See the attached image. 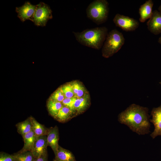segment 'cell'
Listing matches in <instances>:
<instances>
[{"label":"cell","mask_w":161,"mask_h":161,"mask_svg":"<svg viewBox=\"0 0 161 161\" xmlns=\"http://www.w3.org/2000/svg\"><path fill=\"white\" fill-rule=\"evenodd\" d=\"M148 112L147 108L133 104L119 114L118 120L139 135L148 134L150 127Z\"/></svg>","instance_id":"6da1fadb"},{"label":"cell","mask_w":161,"mask_h":161,"mask_svg":"<svg viewBox=\"0 0 161 161\" xmlns=\"http://www.w3.org/2000/svg\"><path fill=\"white\" fill-rule=\"evenodd\" d=\"M108 29L105 27H96L85 30L81 32L73 33L76 40L84 46L100 49L102 47L108 34Z\"/></svg>","instance_id":"7a4b0ae2"},{"label":"cell","mask_w":161,"mask_h":161,"mask_svg":"<svg viewBox=\"0 0 161 161\" xmlns=\"http://www.w3.org/2000/svg\"><path fill=\"white\" fill-rule=\"evenodd\" d=\"M125 39L122 33L117 30L108 33L102 50V56L108 58L117 53L124 44Z\"/></svg>","instance_id":"3957f363"},{"label":"cell","mask_w":161,"mask_h":161,"mask_svg":"<svg viewBox=\"0 0 161 161\" xmlns=\"http://www.w3.org/2000/svg\"><path fill=\"white\" fill-rule=\"evenodd\" d=\"M109 12V3L106 0H95L86 10L87 17L97 25L107 21Z\"/></svg>","instance_id":"277c9868"},{"label":"cell","mask_w":161,"mask_h":161,"mask_svg":"<svg viewBox=\"0 0 161 161\" xmlns=\"http://www.w3.org/2000/svg\"><path fill=\"white\" fill-rule=\"evenodd\" d=\"M52 11L49 6L43 2L36 5L32 21L37 26H45L48 21L52 18Z\"/></svg>","instance_id":"5b68a950"},{"label":"cell","mask_w":161,"mask_h":161,"mask_svg":"<svg viewBox=\"0 0 161 161\" xmlns=\"http://www.w3.org/2000/svg\"><path fill=\"white\" fill-rule=\"evenodd\" d=\"M113 21L117 27L127 32L134 31L139 25L138 21L136 20L118 13L115 15Z\"/></svg>","instance_id":"8992f818"},{"label":"cell","mask_w":161,"mask_h":161,"mask_svg":"<svg viewBox=\"0 0 161 161\" xmlns=\"http://www.w3.org/2000/svg\"><path fill=\"white\" fill-rule=\"evenodd\" d=\"M36 7V5L26 1L21 6L16 7V11L18 14V17L22 22L27 20L32 21Z\"/></svg>","instance_id":"52a82bcc"},{"label":"cell","mask_w":161,"mask_h":161,"mask_svg":"<svg viewBox=\"0 0 161 161\" xmlns=\"http://www.w3.org/2000/svg\"><path fill=\"white\" fill-rule=\"evenodd\" d=\"M147 25L148 30L154 34L158 35L161 33V13L157 10L153 11Z\"/></svg>","instance_id":"ba28073f"},{"label":"cell","mask_w":161,"mask_h":161,"mask_svg":"<svg viewBox=\"0 0 161 161\" xmlns=\"http://www.w3.org/2000/svg\"><path fill=\"white\" fill-rule=\"evenodd\" d=\"M151 115L152 118L150 121L154 124V129L150 136L154 139L158 136H161V105L158 107L153 108Z\"/></svg>","instance_id":"9c48e42d"},{"label":"cell","mask_w":161,"mask_h":161,"mask_svg":"<svg viewBox=\"0 0 161 161\" xmlns=\"http://www.w3.org/2000/svg\"><path fill=\"white\" fill-rule=\"evenodd\" d=\"M46 135L48 146L52 149L55 156L59 146V132L58 126H55L54 127L48 128Z\"/></svg>","instance_id":"30bf717a"},{"label":"cell","mask_w":161,"mask_h":161,"mask_svg":"<svg viewBox=\"0 0 161 161\" xmlns=\"http://www.w3.org/2000/svg\"><path fill=\"white\" fill-rule=\"evenodd\" d=\"M48 146L46 135L36 138L31 151L34 156L36 159L46 152Z\"/></svg>","instance_id":"8fae6325"},{"label":"cell","mask_w":161,"mask_h":161,"mask_svg":"<svg viewBox=\"0 0 161 161\" xmlns=\"http://www.w3.org/2000/svg\"><path fill=\"white\" fill-rule=\"evenodd\" d=\"M91 104L89 93L80 97H76L74 103V109L77 115L85 112Z\"/></svg>","instance_id":"7c38bea8"},{"label":"cell","mask_w":161,"mask_h":161,"mask_svg":"<svg viewBox=\"0 0 161 161\" xmlns=\"http://www.w3.org/2000/svg\"><path fill=\"white\" fill-rule=\"evenodd\" d=\"M153 5L154 3L152 0H148L140 6L139 13L140 16L139 21L140 22L143 23L151 18L153 14Z\"/></svg>","instance_id":"4fadbf2b"},{"label":"cell","mask_w":161,"mask_h":161,"mask_svg":"<svg viewBox=\"0 0 161 161\" xmlns=\"http://www.w3.org/2000/svg\"><path fill=\"white\" fill-rule=\"evenodd\" d=\"M77 115L75 111L64 106L54 118L59 122L64 123Z\"/></svg>","instance_id":"5bb4252c"},{"label":"cell","mask_w":161,"mask_h":161,"mask_svg":"<svg viewBox=\"0 0 161 161\" xmlns=\"http://www.w3.org/2000/svg\"><path fill=\"white\" fill-rule=\"evenodd\" d=\"M54 160L56 161H76L75 156L71 151L59 145Z\"/></svg>","instance_id":"9a60e30c"},{"label":"cell","mask_w":161,"mask_h":161,"mask_svg":"<svg viewBox=\"0 0 161 161\" xmlns=\"http://www.w3.org/2000/svg\"><path fill=\"white\" fill-rule=\"evenodd\" d=\"M72 86L74 96L76 97H82L89 93L84 85L79 80H74L70 82Z\"/></svg>","instance_id":"2e32d148"},{"label":"cell","mask_w":161,"mask_h":161,"mask_svg":"<svg viewBox=\"0 0 161 161\" xmlns=\"http://www.w3.org/2000/svg\"><path fill=\"white\" fill-rule=\"evenodd\" d=\"M22 137L24 145L19 151H32L34 143L36 139L32 130L24 135Z\"/></svg>","instance_id":"e0dca14e"},{"label":"cell","mask_w":161,"mask_h":161,"mask_svg":"<svg viewBox=\"0 0 161 161\" xmlns=\"http://www.w3.org/2000/svg\"><path fill=\"white\" fill-rule=\"evenodd\" d=\"M18 132L23 137L32 130V125L30 117L16 125Z\"/></svg>","instance_id":"ac0fdd59"},{"label":"cell","mask_w":161,"mask_h":161,"mask_svg":"<svg viewBox=\"0 0 161 161\" xmlns=\"http://www.w3.org/2000/svg\"><path fill=\"white\" fill-rule=\"evenodd\" d=\"M64 106L62 102H58L48 98L47 106L49 114L54 118Z\"/></svg>","instance_id":"d6986e66"},{"label":"cell","mask_w":161,"mask_h":161,"mask_svg":"<svg viewBox=\"0 0 161 161\" xmlns=\"http://www.w3.org/2000/svg\"><path fill=\"white\" fill-rule=\"evenodd\" d=\"M32 125V130L36 138L47 135L48 128L38 122L32 116H30Z\"/></svg>","instance_id":"ffe728a7"},{"label":"cell","mask_w":161,"mask_h":161,"mask_svg":"<svg viewBox=\"0 0 161 161\" xmlns=\"http://www.w3.org/2000/svg\"><path fill=\"white\" fill-rule=\"evenodd\" d=\"M13 154L15 161H34L36 159L31 151H19Z\"/></svg>","instance_id":"44dd1931"},{"label":"cell","mask_w":161,"mask_h":161,"mask_svg":"<svg viewBox=\"0 0 161 161\" xmlns=\"http://www.w3.org/2000/svg\"><path fill=\"white\" fill-rule=\"evenodd\" d=\"M60 86L65 97L70 98L75 97L73 89L70 82H67Z\"/></svg>","instance_id":"7402d4cb"},{"label":"cell","mask_w":161,"mask_h":161,"mask_svg":"<svg viewBox=\"0 0 161 161\" xmlns=\"http://www.w3.org/2000/svg\"><path fill=\"white\" fill-rule=\"evenodd\" d=\"M65 98L64 94L60 86L51 94L49 99L62 102Z\"/></svg>","instance_id":"603a6c76"},{"label":"cell","mask_w":161,"mask_h":161,"mask_svg":"<svg viewBox=\"0 0 161 161\" xmlns=\"http://www.w3.org/2000/svg\"><path fill=\"white\" fill-rule=\"evenodd\" d=\"M76 99L75 97L70 98L65 97L62 103L64 106L75 111L74 109V103Z\"/></svg>","instance_id":"cb8c5ba5"},{"label":"cell","mask_w":161,"mask_h":161,"mask_svg":"<svg viewBox=\"0 0 161 161\" xmlns=\"http://www.w3.org/2000/svg\"><path fill=\"white\" fill-rule=\"evenodd\" d=\"M0 161H15L13 154L1 152L0 153Z\"/></svg>","instance_id":"d4e9b609"},{"label":"cell","mask_w":161,"mask_h":161,"mask_svg":"<svg viewBox=\"0 0 161 161\" xmlns=\"http://www.w3.org/2000/svg\"><path fill=\"white\" fill-rule=\"evenodd\" d=\"M48 157L47 151L39 157L36 159L34 161H47Z\"/></svg>","instance_id":"484cf974"},{"label":"cell","mask_w":161,"mask_h":161,"mask_svg":"<svg viewBox=\"0 0 161 161\" xmlns=\"http://www.w3.org/2000/svg\"><path fill=\"white\" fill-rule=\"evenodd\" d=\"M158 42L161 44V36L159 38L158 40Z\"/></svg>","instance_id":"4316f807"},{"label":"cell","mask_w":161,"mask_h":161,"mask_svg":"<svg viewBox=\"0 0 161 161\" xmlns=\"http://www.w3.org/2000/svg\"><path fill=\"white\" fill-rule=\"evenodd\" d=\"M158 10L159 12L161 13V4L158 8Z\"/></svg>","instance_id":"83f0119b"},{"label":"cell","mask_w":161,"mask_h":161,"mask_svg":"<svg viewBox=\"0 0 161 161\" xmlns=\"http://www.w3.org/2000/svg\"><path fill=\"white\" fill-rule=\"evenodd\" d=\"M53 161H56L54 159L53 160Z\"/></svg>","instance_id":"f1b7e54d"},{"label":"cell","mask_w":161,"mask_h":161,"mask_svg":"<svg viewBox=\"0 0 161 161\" xmlns=\"http://www.w3.org/2000/svg\"><path fill=\"white\" fill-rule=\"evenodd\" d=\"M160 83L161 84V82H160Z\"/></svg>","instance_id":"f546056e"}]
</instances>
